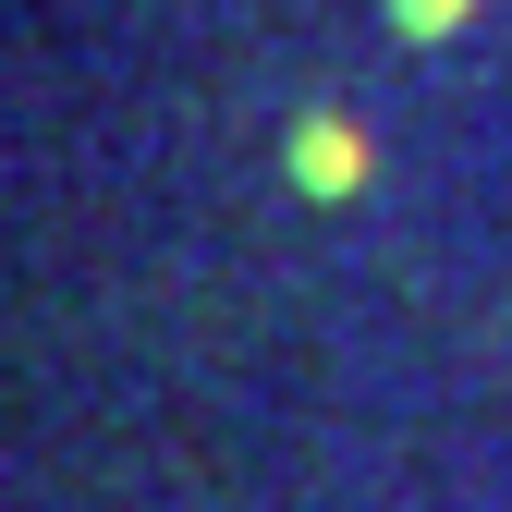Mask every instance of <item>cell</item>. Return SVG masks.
<instances>
[{"instance_id": "1", "label": "cell", "mask_w": 512, "mask_h": 512, "mask_svg": "<svg viewBox=\"0 0 512 512\" xmlns=\"http://www.w3.org/2000/svg\"><path fill=\"white\" fill-rule=\"evenodd\" d=\"M281 171L305 183V196H317V208H342V196H354V183H366V135H354V122H342V110H305V122H293V135H281Z\"/></svg>"}, {"instance_id": "2", "label": "cell", "mask_w": 512, "mask_h": 512, "mask_svg": "<svg viewBox=\"0 0 512 512\" xmlns=\"http://www.w3.org/2000/svg\"><path fill=\"white\" fill-rule=\"evenodd\" d=\"M391 25H403V37H464L476 0H391Z\"/></svg>"}]
</instances>
